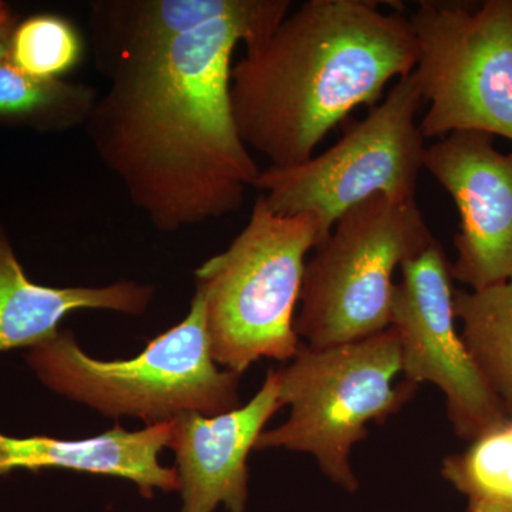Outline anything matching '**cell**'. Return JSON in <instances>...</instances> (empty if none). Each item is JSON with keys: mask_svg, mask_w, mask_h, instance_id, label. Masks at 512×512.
Listing matches in <instances>:
<instances>
[{"mask_svg": "<svg viewBox=\"0 0 512 512\" xmlns=\"http://www.w3.org/2000/svg\"><path fill=\"white\" fill-rule=\"evenodd\" d=\"M288 0H245L215 20L110 74L86 131L101 163L154 228L177 232L238 211L261 168L239 137L232 55L261 43Z\"/></svg>", "mask_w": 512, "mask_h": 512, "instance_id": "1", "label": "cell"}, {"mask_svg": "<svg viewBox=\"0 0 512 512\" xmlns=\"http://www.w3.org/2000/svg\"><path fill=\"white\" fill-rule=\"evenodd\" d=\"M369 0H308L231 72L239 137L271 167L313 157L356 107L376 106L394 77L416 69L409 16Z\"/></svg>", "mask_w": 512, "mask_h": 512, "instance_id": "2", "label": "cell"}, {"mask_svg": "<svg viewBox=\"0 0 512 512\" xmlns=\"http://www.w3.org/2000/svg\"><path fill=\"white\" fill-rule=\"evenodd\" d=\"M28 362L53 392L113 419L134 417L150 426L184 413L218 416L241 406V375L221 370L212 357L204 295L197 288L183 322L133 359H94L62 330L30 350Z\"/></svg>", "mask_w": 512, "mask_h": 512, "instance_id": "3", "label": "cell"}, {"mask_svg": "<svg viewBox=\"0 0 512 512\" xmlns=\"http://www.w3.org/2000/svg\"><path fill=\"white\" fill-rule=\"evenodd\" d=\"M325 239L315 215L284 217L269 210L262 194L256 198L247 227L194 274L217 365L242 375L262 357L296 355L295 309L306 255Z\"/></svg>", "mask_w": 512, "mask_h": 512, "instance_id": "4", "label": "cell"}, {"mask_svg": "<svg viewBox=\"0 0 512 512\" xmlns=\"http://www.w3.org/2000/svg\"><path fill=\"white\" fill-rule=\"evenodd\" d=\"M402 372V352L390 326L370 338L315 349L299 345L288 366L276 372L279 400L291 406L289 419L262 431L254 450L286 448L309 453L320 470L345 490L359 483L350 451L367 437V424L384 423L416 393V384L393 387Z\"/></svg>", "mask_w": 512, "mask_h": 512, "instance_id": "5", "label": "cell"}, {"mask_svg": "<svg viewBox=\"0 0 512 512\" xmlns=\"http://www.w3.org/2000/svg\"><path fill=\"white\" fill-rule=\"evenodd\" d=\"M434 241L416 198L375 195L350 208L306 262L296 335L323 349L390 328L394 269Z\"/></svg>", "mask_w": 512, "mask_h": 512, "instance_id": "6", "label": "cell"}, {"mask_svg": "<svg viewBox=\"0 0 512 512\" xmlns=\"http://www.w3.org/2000/svg\"><path fill=\"white\" fill-rule=\"evenodd\" d=\"M423 104L413 70L335 146L299 165H269L254 188L275 214L315 215L326 238L345 212L375 195L412 200L427 150L416 120Z\"/></svg>", "mask_w": 512, "mask_h": 512, "instance_id": "7", "label": "cell"}, {"mask_svg": "<svg viewBox=\"0 0 512 512\" xmlns=\"http://www.w3.org/2000/svg\"><path fill=\"white\" fill-rule=\"evenodd\" d=\"M424 138L458 131L512 141V0L420 2L409 16Z\"/></svg>", "mask_w": 512, "mask_h": 512, "instance_id": "8", "label": "cell"}, {"mask_svg": "<svg viewBox=\"0 0 512 512\" xmlns=\"http://www.w3.org/2000/svg\"><path fill=\"white\" fill-rule=\"evenodd\" d=\"M400 268L390 326L399 339L407 382L439 387L460 439L474 443L503 429L511 421L457 333L451 262L440 242Z\"/></svg>", "mask_w": 512, "mask_h": 512, "instance_id": "9", "label": "cell"}, {"mask_svg": "<svg viewBox=\"0 0 512 512\" xmlns=\"http://www.w3.org/2000/svg\"><path fill=\"white\" fill-rule=\"evenodd\" d=\"M424 168L460 214L454 281L470 291L512 281V153L490 134L458 131L427 147Z\"/></svg>", "mask_w": 512, "mask_h": 512, "instance_id": "10", "label": "cell"}, {"mask_svg": "<svg viewBox=\"0 0 512 512\" xmlns=\"http://www.w3.org/2000/svg\"><path fill=\"white\" fill-rule=\"evenodd\" d=\"M278 379L269 370L261 390L245 406L218 416L184 413L171 420L170 446L177 461L183 512H245L248 456L265 424L279 409Z\"/></svg>", "mask_w": 512, "mask_h": 512, "instance_id": "11", "label": "cell"}, {"mask_svg": "<svg viewBox=\"0 0 512 512\" xmlns=\"http://www.w3.org/2000/svg\"><path fill=\"white\" fill-rule=\"evenodd\" d=\"M170 436V421L138 431H127L117 424L99 436L76 440L47 436L19 439L0 433V477L15 470L37 473L63 468L123 478L136 484L143 497L151 498L156 490H178L177 470L160 463L161 451L170 446Z\"/></svg>", "mask_w": 512, "mask_h": 512, "instance_id": "12", "label": "cell"}, {"mask_svg": "<svg viewBox=\"0 0 512 512\" xmlns=\"http://www.w3.org/2000/svg\"><path fill=\"white\" fill-rule=\"evenodd\" d=\"M154 289L133 281L103 288H50L30 281L0 231V353L36 348L55 338L64 316L77 309L143 315Z\"/></svg>", "mask_w": 512, "mask_h": 512, "instance_id": "13", "label": "cell"}, {"mask_svg": "<svg viewBox=\"0 0 512 512\" xmlns=\"http://www.w3.org/2000/svg\"><path fill=\"white\" fill-rule=\"evenodd\" d=\"M245 0H106L90 8L97 63L114 70L170 45L215 20L234 15Z\"/></svg>", "mask_w": 512, "mask_h": 512, "instance_id": "14", "label": "cell"}, {"mask_svg": "<svg viewBox=\"0 0 512 512\" xmlns=\"http://www.w3.org/2000/svg\"><path fill=\"white\" fill-rule=\"evenodd\" d=\"M461 339L512 423V281L480 291H454Z\"/></svg>", "mask_w": 512, "mask_h": 512, "instance_id": "15", "label": "cell"}, {"mask_svg": "<svg viewBox=\"0 0 512 512\" xmlns=\"http://www.w3.org/2000/svg\"><path fill=\"white\" fill-rule=\"evenodd\" d=\"M441 474L466 495L468 512H512V423L444 458Z\"/></svg>", "mask_w": 512, "mask_h": 512, "instance_id": "16", "label": "cell"}, {"mask_svg": "<svg viewBox=\"0 0 512 512\" xmlns=\"http://www.w3.org/2000/svg\"><path fill=\"white\" fill-rule=\"evenodd\" d=\"M97 99L87 84L37 79L9 59L0 62V116H49L62 126H77L86 124Z\"/></svg>", "mask_w": 512, "mask_h": 512, "instance_id": "17", "label": "cell"}, {"mask_svg": "<svg viewBox=\"0 0 512 512\" xmlns=\"http://www.w3.org/2000/svg\"><path fill=\"white\" fill-rule=\"evenodd\" d=\"M82 52L79 32L62 16H32L10 37V62L37 79L59 80L80 62Z\"/></svg>", "mask_w": 512, "mask_h": 512, "instance_id": "18", "label": "cell"}, {"mask_svg": "<svg viewBox=\"0 0 512 512\" xmlns=\"http://www.w3.org/2000/svg\"><path fill=\"white\" fill-rule=\"evenodd\" d=\"M13 29H0V62L9 59L10 37Z\"/></svg>", "mask_w": 512, "mask_h": 512, "instance_id": "19", "label": "cell"}, {"mask_svg": "<svg viewBox=\"0 0 512 512\" xmlns=\"http://www.w3.org/2000/svg\"><path fill=\"white\" fill-rule=\"evenodd\" d=\"M12 13L5 3L0 2V29L12 28Z\"/></svg>", "mask_w": 512, "mask_h": 512, "instance_id": "20", "label": "cell"}]
</instances>
